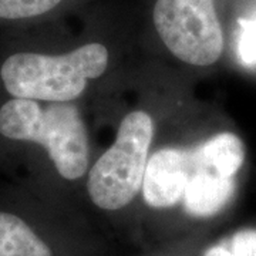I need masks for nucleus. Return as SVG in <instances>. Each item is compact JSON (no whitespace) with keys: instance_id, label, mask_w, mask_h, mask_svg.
<instances>
[{"instance_id":"5","label":"nucleus","mask_w":256,"mask_h":256,"mask_svg":"<svg viewBox=\"0 0 256 256\" xmlns=\"http://www.w3.org/2000/svg\"><path fill=\"white\" fill-rule=\"evenodd\" d=\"M194 172L190 148L165 146L152 152L146 162L142 181V200L151 210H164L182 202L185 186Z\"/></svg>"},{"instance_id":"8","label":"nucleus","mask_w":256,"mask_h":256,"mask_svg":"<svg viewBox=\"0 0 256 256\" xmlns=\"http://www.w3.org/2000/svg\"><path fill=\"white\" fill-rule=\"evenodd\" d=\"M0 256H54V250L23 216L0 210Z\"/></svg>"},{"instance_id":"1","label":"nucleus","mask_w":256,"mask_h":256,"mask_svg":"<svg viewBox=\"0 0 256 256\" xmlns=\"http://www.w3.org/2000/svg\"><path fill=\"white\" fill-rule=\"evenodd\" d=\"M0 138L42 148L63 180L77 181L88 174V131L76 102L9 97L0 104Z\"/></svg>"},{"instance_id":"9","label":"nucleus","mask_w":256,"mask_h":256,"mask_svg":"<svg viewBox=\"0 0 256 256\" xmlns=\"http://www.w3.org/2000/svg\"><path fill=\"white\" fill-rule=\"evenodd\" d=\"M66 0H0V26H18L52 14Z\"/></svg>"},{"instance_id":"2","label":"nucleus","mask_w":256,"mask_h":256,"mask_svg":"<svg viewBox=\"0 0 256 256\" xmlns=\"http://www.w3.org/2000/svg\"><path fill=\"white\" fill-rule=\"evenodd\" d=\"M110 66V50L98 42L63 54L14 50L0 62V87L9 97L74 102Z\"/></svg>"},{"instance_id":"7","label":"nucleus","mask_w":256,"mask_h":256,"mask_svg":"<svg viewBox=\"0 0 256 256\" xmlns=\"http://www.w3.org/2000/svg\"><path fill=\"white\" fill-rule=\"evenodd\" d=\"M191 150L196 168H205L228 178L236 176L246 156L244 141L229 131L215 134Z\"/></svg>"},{"instance_id":"10","label":"nucleus","mask_w":256,"mask_h":256,"mask_svg":"<svg viewBox=\"0 0 256 256\" xmlns=\"http://www.w3.org/2000/svg\"><path fill=\"white\" fill-rule=\"evenodd\" d=\"M238 56L246 66L256 64V18L242 23L238 38Z\"/></svg>"},{"instance_id":"6","label":"nucleus","mask_w":256,"mask_h":256,"mask_svg":"<svg viewBox=\"0 0 256 256\" xmlns=\"http://www.w3.org/2000/svg\"><path fill=\"white\" fill-rule=\"evenodd\" d=\"M235 191V178L222 176L194 165V172L184 191V210L192 218L208 220L226 208Z\"/></svg>"},{"instance_id":"3","label":"nucleus","mask_w":256,"mask_h":256,"mask_svg":"<svg viewBox=\"0 0 256 256\" xmlns=\"http://www.w3.org/2000/svg\"><path fill=\"white\" fill-rule=\"evenodd\" d=\"M156 124L146 110H132L122 117L114 142L92 165L87 192L101 210L127 208L141 192Z\"/></svg>"},{"instance_id":"12","label":"nucleus","mask_w":256,"mask_h":256,"mask_svg":"<svg viewBox=\"0 0 256 256\" xmlns=\"http://www.w3.org/2000/svg\"><path fill=\"white\" fill-rule=\"evenodd\" d=\"M204 256H232V254L229 250L228 245L220 244V245H214V246L208 248Z\"/></svg>"},{"instance_id":"4","label":"nucleus","mask_w":256,"mask_h":256,"mask_svg":"<svg viewBox=\"0 0 256 256\" xmlns=\"http://www.w3.org/2000/svg\"><path fill=\"white\" fill-rule=\"evenodd\" d=\"M152 22L165 48L181 63L210 67L224 54L215 0H156Z\"/></svg>"},{"instance_id":"11","label":"nucleus","mask_w":256,"mask_h":256,"mask_svg":"<svg viewBox=\"0 0 256 256\" xmlns=\"http://www.w3.org/2000/svg\"><path fill=\"white\" fill-rule=\"evenodd\" d=\"M232 256H256V229L238 230L228 244Z\"/></svg>"}]
</instances>
